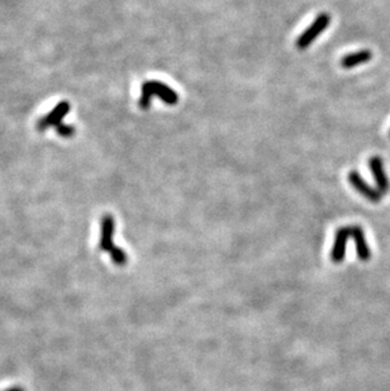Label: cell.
I'll return each instance as SVG.
<instances>
[{"instance_id": "6da1fadb", "label": "cell", "mask_w": 390, "mask_h": 391, "mask_svg": "<svg viewBox=\"0 0 390 391\" xmlns=\"http://www.w3.org/2000/svg\"><path fill=\"white\" fill-rule=\"evenodd\" d=\"M114 228H116L114 218L112 217L110 214H105L104 217L102 218V233H100L99 248L110 255V258L114 265H117V266H124V265H127L128 256L121 247L114 246Z\"/></svg>"}, {"instance_id": "7a4b0ae2", "label": "cell", "mask_w": 390, "mask_h": 391, "mask_svg": "<svg viewBox=\"0 0 390 391\" xmlns=\"http://www.w3.org/2000/svg\"><path fill=\"white\" fill-rule=\"evenodd\" d=\"M154 95L159 97L168 105H175L179 102V95H177L175 90H173L166 84L160 83V81L151 80L142 84V94L138 105L142 109H148L150 105H151V99Z\"/></svg>"}, {"instance_id": "3957f363", "label": "cell", "mask_w": 390, "mask_h": 391, "mask_svg": "<svg viewBox=\"0 0 390 391\" xmlns=\"http://www.w3.org/2000/svg\"><path fill=\"white\" fill-rule=\"evenodd\" d=\"M329 23H331V15L328 13H321V14L317 15L314 22L298 37L295 42L296 47L299 50H305V48L309 47L314 42L315 38L323 33L324 29L329 26Z\"/></svg>"}, {"instance_id": "277c9868", "label": "cell", "mask_w": 390, "mask_h": 391, "mask_svg": "<svg viewBox=\"0 0 390 391\" xmlns=\"http://www.w3.org/2000/svg\"><path fill=\"white\" fill-rule=\"evenodd\" d=\"M347 179L348 181H350V184L352 185V187L356 189V190L359 191L362 196L369 199L370 201H373V203H379V201L381 200L380 191L375 190V189L370 187V185L367 184L364 179H362V176L357 171L352 170L348 172Z\"/></svg>"}, {"instance_id": "5b68a950", "label": "cell", "mask_w": 390, "mask_h": 391, "mask_svg": "<svg viewBox=\"0 0 390 391\" xmlns=\"http://www.w3.org/2000/svg\"><path fill=\"white\" fill-rule=\"evenodd\" d=\"M70 110V104L67 102H61L57 104L56 106L45 117V118H41L37 123L38 131L43 132V131L47 129L51 125H59L61 124V120L69 113Z\"/></svg>"}, {"instance_id": "8992f818", "label": "cell", "mask_w": 390, "mask_h": 391, "mask_svg": "<svg viewBox=\"0 0 390 391\" xmlns=\"http://www.w3.org/2000/svg\"><path fill=\"white\" fill-rule=\"evenodd\" d=\"M348 238H351V227H342V228L337 229L331 252V258L335 264H340L345 258L346 245H347Z\"/></svg>"}, {"instance_id": "52a82bcc", "label": "cell", "mask_w": 390, "mask_h": 391, "mask_svg": "<svg viewBox=\"0 0 390 391\" xmlns=\"http://www.w3.org/2000/svg\"><path fill=\"white\" fill-rule=\"evenodd\" d=\"M351 238H354L355 240L357 257L361 261H369L372 258V250H370V246L367 245L361 227L351 226Z\"/></svg>"}, {"instance_id": "ba28073f", "label": "cell", "mask_w": 390, "mask_h": 391, "mask_svg": "<svg viewBox=\"0 0 390 391\" xmlns=\"http://www.w3.org/2000/svg\"><path fill=\"white\" fill-rule=\"evenodd\" d=\"M370 170L373 172V176L375 179L376 187H378L379 191L381 194H385L389 190L390 185L388 181V177H386L385 172H384L383 167V161L380 157H372L369 161Z\"/></svg>"}, {"instance_id": "9c48e42d", "label": "cell", "mask_w": 390, "mask_h": 391, "mask_svg": "<svg viewBox=\"0 0 390 391\" xmlns=\"http://www.w3.org/2000/svg\"><path fill=\"white\" fill-rule=\"evenodd\" d=\"M373 53L369 50H361L359 52H354V53L346 54L341 60V66L343 68H351L355 66H359L361 64H366L372 60Z\"/></svg>"}, {"instance_id": "30bf717a", "label": "cell", "mask_w": 390, "mask_h": 391, "mask_svg": "<svg viewBox=\"0 0 390 391\" xmlns=\"http://www.w3.org/2000/svg\"><path fill=\"white\" fill-rule=\"evenodd\" d=\"M57 133L62 137H71L75 133V128L72 125H66V124H59L56 127Z\"/></svg>"}, {"instance_id": "8fae6325", "label": "cell", "mask_w": 390, "mask_h": 391, "mask_svg": "<svg viewBox=\"0 0 390 391\" xmlns=\"http://www.w3.org/2000/svg\"><path fill=\"white\" fill-rule=\"evenodd\" d=\"M5 391H24L23 389H22L21 386H14V387H10V389L5 390Z\"/></svg>"}]
</instances>
